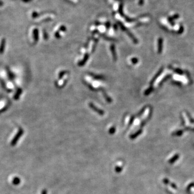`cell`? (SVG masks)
<instances>
[{"label":"cell","instance_id":"7a4b0ae2","mask_svg":"<svg viewBox=\"0 0 194 194\" xmlns=\"http://www.w3.org/2000/svg\"><path fill=\"white\" fill-rule=\"evenodd\" d=\"M89 106H90L91 107L92 109H94V111H97L98 113H99V114H104V112H103V111H101V110H100V109H99L97 108V107H96L94 106L92 103L89 104Z\"/></svg>","mask_w":194,"mask_h":194},{"label":"cell","instance_id":"5b68a950","mask_svg":"<svg viewBox=\"0 0 194 194\" xmlns=\"http://www.w3.org/2000/svg\"><path fill=\"white\" fill-rule=\"evenodd\" d=\"M42 194H47V191H46L45 189H44L42 191Z\"/></svg>","mask_w":194,"mask_h":194},{"label":"cell","instance_id":"277c9868","mask_svg":"<svg viewBox=\"0 0 194 194\" xmlns=\"http://www.w3.org/2000/svg\"><path fill=\"white\" fill-rule=\"evenodd\" d=\"M111 49H112V50H113V53L114 54V59H115V57H116V56H115V53H114V47H113V46H112L111 47Z\"/></svg>","mask_w":194,"mask_h":194},{"label":"cell","instance_id":"3957f363","mask_svg":"<svg viewBox=\"0 0 194 194\" xmlns=\"http://www.w3.org/2000/svg\"><path fill=\"white\" fill-rule=\"evenodd\" d=\"M20 182H21V180H20L19 178L17 177H15L13 179V183L14 185H18L20 183Z\"/></svg>","mask_w":194,"mask_h":194},{"label":"cell","instance_id":"6da1fadb","mask_svg":"<svg viewBox=\"0 0 194 194\" xmlns=\"http://www.w3.org/2000/svg\"><path fill=\"white\" fill-rule=\"evenodd\" d=\"M23 134V131L22 129H20L19 130V131L18 132V133L15 135V137H14V138L13 139V140L11 141V146H15V144L17 143V141H18V140L19 139V138L21 137V136Z\"/></svg>","mask_w":194,"mask_h":194}]
</instances>
